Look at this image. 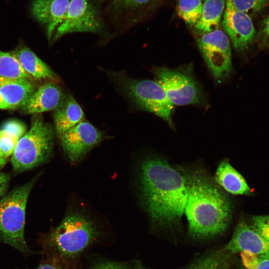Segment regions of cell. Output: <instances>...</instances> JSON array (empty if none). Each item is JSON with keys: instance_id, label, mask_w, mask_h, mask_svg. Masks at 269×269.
<instances>
[{"instance_id": "27", "label": "cell", "mask_w": 269, "mask_h": 269, "mask_svg": "<svg viewBox=\"0 0 269 269\" xmlns=\"http://www.w3.org/2000/svg\"><path fill=\"white\" fill-rule=\"evenodd\" d=\"M250 226L269 242V215H255L252 217Z\"/></svg>"}, {"instance_id": "25", "label": "cell", "mask_w": 269, "mask_h": 269, "mask_svg": "<svg viewBox=\"0 0 269 269\" xmlns=\"http://www.w3.org/2000/svg\"><path fill=\"white\" fill-rule=\"evenodd\" d=\"M234 6L249 15L258 13L269 4V0H232Z\"/></svg>"}, {"instance_id": "28", "label": "cell", "mask_w": 269, "mask_h": 269, "mask_svg": "<svg viewBox=\"0 0 269 269\" xmlns=\"http://www.w3.org/2000/svg\"><path fill=\"white\" fill-rule=\"evenodd\" d=\"M0 129L15 134L20 138L26 133V131L24 125L16 120H10L5 122Z\"/></svg>"}, {"instance_id": "3", "label": "cell", "mask_w": 269, "mask_h": 269, "mask_svg": "<svg viewBox=\"0 0 269 269\" xmlns=\"http://www.w3.org/2000/svg\"><path fill=\"white\" fill-rule=\"evenodd\" d=\"M98 233L90 218L79 212H72L49 235L47 243L61 256L73 258L95 241Z\"/></svg>"}, {"instance_id": "16", "label": "cell", "mask_w": 269, "mask_h": 269, "mask_svg": "<svg viewBox=\"0 0 269 269\" xmlns=\"http://www.w3.org/2000/svg\"><path fill=\"white\" fill-rule=\"evenodd\" d=\"M84 113L71 95L64 96L53 113L55 131L59 137L83 121Z\"/></svg>"}, {"instance_id": "13", "label": "cell", "mask_w": 269, "mask_h": 269, "mask_svg": "<svg viewBox=\"0 0 269 269\" xmlns=\"http://www.w3.org/2000/svg\"><path fill=\"white\" fill-rule=\"evenodd\" d=\"M71 0H33L31 5L32 16L45 26L48 39H51L62 21Z\"/></svg>"}, {"instance_id": "14", "label": "cell", "mask_w": 269, "mask_h": 269, "mask_svg": "<svg viewBox=\"0 0 269 269\" xmlns=\"http://www.w3.org/2000/svg\"><path fill=\"white\" fill-rule=\"evenodd\" d=\"M35 90L29 80L0 77V109L23 107Z\"/></svg>"}, {"instance_id": "34", "label": "cell", "mask_w": 269, "mask_h": 269, "mask_svg": "<svg viewBox=\"0 0 269 269\" xmlns=\"http://www.w3.org/2000/svg\"><path fill=\"white\" fill-rule=\"evenodd\" d=\"M7 158L0 156V169L6 163Z\"/></svg>"}, {"instance_id": "9", "label": "cell", "mask_w": 269, "mask_h": 269, "mask_svg": "<svg viewBox=\"0 0 269 269\" xmlns=\"http://www.w3.org/2000/svg\"><path fill=\"white\" fill-rule=\"evenodd\" d=\"M199 48L215 79L221 81L232 70L230 42L220 29L205 33L197 40Z\"/></svg>"}, {"instance_id": "1", "label": "cell", "mask_w": 269, "mask_h": 269, "mask_svg": "<svg viewBox=\"0 0 269 269\" xmlns=\"http://www.w3.org/2000/svg\"><path fill=\"white\" fill-rule=\"evenodd\" d=\"M139 185L142 204L154 222L171 225L180 221L188 198L186 176L163 159L151 157L141 164Z\"/></svg>"}, {"instance_id": "10", "label": "cell", "mask_w": 269, "mask_h": 269, "mask_svg": "<svg viewBox=\"0 0 269 269\" xmlns=\"http://www.w3.org/2000/svg\"><path fill=\"white\" fill-rule=\"evenodd\" d=\"M104 138L103 134L87 121H81L60 137L63 151L69 160L76 162L82 158Z\"/></svg>"}, {"instance_id": "30", "label": "cell", "mask_w": 269, "mask_h": 269, "mask_svg": "<svg viewBox=\"0 0 269 269\" xmlns=\"http://www.w3.org/2000/svg\"><path fill=\"white\" fill-rule=\"evenodd\" d=\"M260 35L264 42H269V14L263 21L260 29Z\"/></svg>"}, {"instance_id": "20", "label": "cell", "mask_w": 269, "mask_h": 269, "mask_svg": "<svg viewBox=\"0 0 269 269\" xmlns=\"http://www.w3.org/2000/svg\"><path fill=\"white\" fill-rule=\"evenodd\" d=\"M13 54L31 77L41 79L52 78L54 76V73L49 67L29 48H21Z\"/></svg>"}, {"instance_id": "31", "label": "cell", "mask_w": 269, "mask_h": 269, "mask_svg": "<svg viewBox=\"0 0 269 269\" xmlns=\"http://www.w3.org/2000/svg\"><path fill=\"white\" fill-rule=\"evenodd\" d=\"M9 181V176L7 174L0 172V197L5 192Z\"/></svg>"}, {"instance_id": "18", "label": "cell", "mask_w": 269, "mask_h": 269, "mask_svg": "<svg viewBox=\"0 0 269 269\" xmlns=\"http://www.w3.org/2000/svg\"><path fill=\"white\" fill-rule=\"evenodd\" d=\"M153 0H109L108 14L115 19L126 24L134 22L137 12L149 4Z\"/></svg>"}, {"instance_id": "11", "label": "cell", "mask_w": 269, "mask_h": 269, "mask_svg": "<svg viewBox=\"0 0 269 269\" xmlns=\"http://www.w3.org/2000/svg\"><path fill=\"white\" fill-rule=\"evenodd\" d=\"M222 24L236 50L244 51L249 48L256 33L252 19L248 14L237 9L232 0H226Z\"/></svg>"}, {"instance_id": "7", "label": "cell", "mask_w": 269, "mask_h": 269, "mask_svg": "<svg viewBox=\"0 0 269 269\" xmlns=\"http://www.w3.org/2000/svg\"><path fill=\"white\" fill-rule=\"evenodd\" d=\"M104 22L95 0H71L64 17L56 29L53 39L73 32L102 31Z\"/></svg>"}, {"instance_id": "29", "label": "cell", "mask_w": 269, "mask_h": 269, "mask_svg": "<svg viewBox=\"0 0 269 269\" xmlns=\"http://www.w3.org/2000/svg\"><path fill=\"white\" fill-rule=\"evenodd\" d=\"M91 269H129V266L124 263L106 261L96 263Z\"/></svg>"}, {"instance_id": "5", "label": "cell", "mask_w": 269, "mask_h": 269, "mask_svg": "<svg viewBox=\"0 0 269 269\" xmlns=\"http://www.w3.org/2000/svg\"><path fill=\"white\" fill-rule=\"evenodd\" d=\"M53 131L40 116L32 121L30 129L19 139L11 159L15 171L22 172L45 161L51 154Z\"/></svg>"}, {"instance_id": "12", "label": "cell", "mask_w": 269, "mask_h": 269, "mask_svg": "<svg viewBox=\"0 0 269 269\" xmlns=\"http://www.w3.org/2000/svg\"><path fill=\"white\" fill-rule=\"evenodd\" d=\"M225 250L230 254L245 252L256 255H269V242L241 219Z\"/></svg>"}, {"instance_id": "22", "label": "cell", "mask_w": 269, "mask_h": 269, "mask_svg": "<svg viewBox=\"0 0 269 269\" xmlns=\"http://www.w3.org/2000/svg\"><path fill=\"white\" fill-rule=\"evenodd\" d=\"M203 4L202 0H178L177 14L187 24L194 26L201 17Z\"/></svg>"}, {"instance_id": "21", "label": "cell", "mask_w": 269, "mask_h": 269, "mask_svg": "<svg viewBox=\"0 0 269 269\" xmlns=\"http://www.w3.org/2000/svg\"><path fill=\"white\" fill-rule=\"evenodd\" d=\"M0 77L30 80L31 77L23 70L13 54L0 50Z\"/></svg>"}, {"instance_id": "23", "label": "cell", "mask_w": 269, "mask_h": 269, "mask_svg": "<svg viewBox=\"0 0 269 269\" xmlns=\"http://www.w3.org/2000/svg\"><path fill=\"white\" fill-rule=\"evenodd\" d=\"M229 253L224 250L200 259L188 269H227Z\"/></svg>"}, {"instance_id": "26", "label": "cell", "mask_w": 269, "mask_h": 269, "mask_svg": "<svg viewBox=\"0 0 269 269\" xmlns=\"http://www.w3.org/2000/svg\"><path fill=\"white\" fill-rule=\"evenodd\" d=\"M244 266L247 269H269V255L240 253Z\"/></svg>"}, {"instance_id": "2", "label": "cell", "mask_w": 269, "mask_h": 269, "mask_svg": "<svg viewBox=\"0 0 269 269\" xmlns=\"http://www.w3.org/2000/svg\"><path fill=\"white\" fill-rule=\"evenodd\" d=\"M188 195L184 213L190 234L196 238L219 235L228 228L232 208L226 195L206 177L186 176Z\"/></svg>"}, {"instance_id": "4", "label": "cell", "mask_w": 269, "mask_h": 269, "mask_svg": "<svg viewBox=\"0 0 269 269\" xmlns=\"http://www.w3.org/2000/svg\"><path fill=\"white\" fill-rule=\"evenodd\" d=\"M33 180L0 199V240L22 252L28 251L25 237L26 207Z\"/></svg>"}, {"instance_id": "6", "label": "cell", "mask_w": 269, "mask_h": 269, "mask_svg": "<svg viewBox=\"0 0 269 269\" xmlns=\"http://www.w3.org/2000/svg\"><path fill=\"white\" fill-rule=\"evenodd\" d=\"M112 75L114 81L139 108L154 114L172 126L174 105L157 82L132 79L121 74Z\"/></svg>"}, {"instance_id": "19", "label": "cell", "mask_w": 269, "mask_h": 269, "mask_svg": "<svg viewBox=\"0 0 269 269\" xmlns=\"http://www.w3.org/2000/svg\"><path fill=\"white\" fill-rule=\"evenodd\" d=\"M225 5L226 0H204L201 17L194 25L195 29L205 33L218 29Z\"/></svg>"}, {"instance_id": "15", "label": "cell", "mask_w": 269, "mask_h": 269, "mask_svg": "<svg viewBox=\"0 0 269 269\" xmlns=\"http://www.w3.org/2000/svg\"><path fill=\"white\" fill-rule=\"evenodd\" d=\"M64 96L61 88L53 83L45 84L32 94L22 110L27 114H39L55 110Z\"/></svg>"}, {"instance_id": "33", "label": "cell", "mask_w": 269, "mask_h": 269, "mask_svg": "<svg viewBox=\"0 0 269 269\" xmlns=\"http://www.w3.org/2000/svg\"><path fill=\"white\" fill-rule=\"evenodd\" d=\"M133 269H147L139 261H136L134 265Z\"/></svg>"}, {"instance_id": "24", "label": "cell", "mask_w": 269, "mask_h": 269, "mask_svg": "<svg viewBox=\"0 0 269 269\" xmlns=\"http://www.w3.org/2000/svg\"><path fill=\"white\" fill-rule=\"evenodd\" d=\"M20 138L9 131L0 129V156L7 158L12 155Z\"/></svg>"}, {"instance_id": "32", "label": "cell", "mask_w": 269, "mask_h": 269, "mask_svg": "<svg viewBox=\"0 0 269 269\" xmlns=\"http://www.w3.org/2000/svg\"><path fill=\"white\" fill-rule=\"evenodd\" d=\"M36 269H59V268L51 264H44L39 266Z\"/></svg>"}, {"instance_id": "8", "label": "cell", "mask_w": 269, "mask_h": 269, "mask_svg": "<svg viewBox=\"0 0 269 269\" xmlns=\"http://www.w3.org/2000/svg\"><path fill=\"white\" fill-rule=\"evenodd\" d=\"M154 74L155 81L174 105L197 104L203 102L202 91L190 74L165 67L155 68Z\"/></svg>"}, {"instance_id": "17", "label": "cell", "mask_w": 269, "mask_h": 269, "mask_svg": "<svg viewBox=\"0 0 269 269\" xmlns=\"http://www.w3.org/2000/svg\"><path fill=\"white\" fill-rule=\"evenodd\" d=\"M215 180L225 191L234 195H248L251 190L243 176L229 162L222 161L217 169Z\"/></svg>"}]
</instances>
